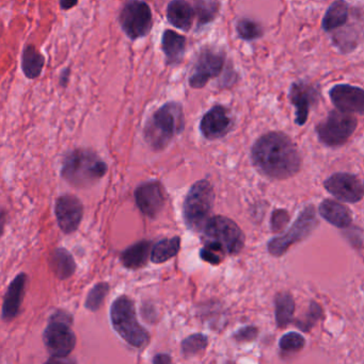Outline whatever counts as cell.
I'll return each instance as SVG.
<instances>
[{"label":"cell","instance_id":"cell-1","mask_svg":"<svg viewBox=\"0 0 364 364\" xmlns=\"http://www.w3.org/2000/svg\"><path fill=\"white\" fill-rule=\"evenodd\" d=\"M252 166L271 181H286L303 168V158L296 143L282 132H269L256 139L250 151Z\"/></svg>","mask_w":364,"mask_h":364},{"label":"cell","instance_id":"cell-2","mask_svg":"<svg viewBox=\"0 0 364 364\" xmlns=\"http://www.w3.org/2000/svg\"><path fill=\"white\" fill-rule=\"evenodd\" d=\"M185 129V114L182 104L168 102L157 109L145 123V142L156 151H164L175 136Z\"/></svg>","mask_w":364,"mask_h":364},{"label":"cell","instance_id":"cell-3","mask_svg":"<svg viewBox=\"0 0 364 364\" xmlns=\"http://www.w3.org/2000/svg\"><path fill=\"white\" fill-rule=\"evenodd\" d=\"M107 172L108 166L98 154L91 149H77L64 156L60 175L74 188H85L98 183Z\"/></svg>","mask_w":364,"mask_h":364},{"label":"cell","instance_id":"cell-4","mask_svg":"<svg viewBox=\"0 0 364 364\" xmlns=\"http://www.w3.org/2000/svg\"><path fill=\"white\" fill-rule=\"evenodd\" d=\"M110 321L113 331L132 348L142 350L150 343V333L139 323L136 306L128 295H121L113 301Z\"/></svg>","mask_w":364,"mask_h":364},{"label":"cell","instance_id":"cell-5","mask_svg":"<svg viewBox=\"0 0 364 364\" xmlns=\"http://www.w3.org/2000/svg\"><path fill=\"white\" fill-rule=\"evenodd\" d=\"M215 205V191L209 181H199L190 186L183 203V218L190 230L202 232L212 218Z\"/></svg>","mask_w":364,"mask_h":364},{"label":"cell","instance_id":"cell-6","mask_svg":"<svg viewBox=\"0 0 364 364\" xmlns=\"http://www.w3.org/2000/svg\"><path fill=\"white\" fill-rule=\"evenodd\" d=\"M73 318L70 312L58 309L49 316L48 324L43 331L42 339L51 357L70 356L76 346L77 338L73 331Z\"/></svg>","mask_w":364,"mask_h":364},{"label":"cell","instance_id":"cell-7","mask_svg":"<svg viewBox=\"0 0 364 364\" xmlns=\"http://www.w3.org/2000/svg\"><path fill=\"white\" fill-rule=\"evenodd\" d=\"M201 233L203 243L220 246L228 256H236L245 247V233L234 220L227 216H212Z\"/></svg>","mask_w":364,"mask_h":364},{"label":"cell","instance_id":"cell-8","mask_svg":"<svg viewBox=\"0 0 364 364\" xmlns=\"http://www.w3.org/2000/svg\"><path fill=\"white\" fill-rule=\"evenodd\" d=\"M318 218L313 205H307L301 210L292 226L279 237H273L267 243L269 255L276 258L284 256L295 244L307 239L318 227Z\"/></svg>","mask_w":364,"mask_h":364},{"label":"cell","instance_id":"cell-9","mask_svg":"<svg viewBox=\"0 0 364 364\" xmlns=\"http://www.w3.org/2000/svg\"><path fill=\"white\" fill-rule=\"evenodd\" d=\"M357 127L358 119L355 115L336 109L316 126V132L318 141L324 146L337 149L348 142Z\"/></svg>","mask_w":364,"mask_h":364},{"label":"cell","instance_id":"cell-10","mask_svg":"<svg viewBox=\"0 0 364 364\" xmlns=\"http://www.w3.org/2000/svg\"><path fill=\"white\" fill-rule=\"evenodd\" d=\"M119 23L130 40H140L153 28V13L143 0H128L120 11Z\"/></svg>","mask_w":364,"mask_h":364},{"label":"cell","instance_id":"cell-11","mask_svg":"<svg viewBox=\"0 0 364 364\" xmlns=\"http://www.w3.org/2000/svg\"><path fill=\"white\" fill-rule=\"evenodd\" d=\"M226 64V53L215 49L204 48L200 51L192 68L188 83L192 89H202L209 80L222 75Z\"/></svg>","mask_w":364,"mask_h":364},{"label":"cell","instance_id":"cell-12","mask_svg":"<svg viewBox=\"0 0 364 364\" xmlns=\"http://www.w3.org/2000/svg\"><path fill=\"white\" fill-rule=\"evenodd\" d=\"M324 188L342 203H357L364 197V181L350 173H335L324 181Z\"/></svg>","mask_w":364,"mask_h":364},{"label":"cell","instance_id":"cell-13","mask_svg":"<svg viewBox=\"0 0 364 364\" xmlns=\"http://www.w3.org/2000/svg\"><path fill=\"white\" fill-rule=\"evenodd\" d=\"M135 203L141 213L150 218H157L166 205L167 195L164 186L158 181L142 182L134 192Z\"/></svg>","mask_w":364,"mask_h":364},{"label":"cell","instance_id":"cell-14","mask_svg":"<svg viewBox=\"0 0 364 364\" xmlns=\"http://www.w3.org/2000/svg\"><path fill=\"white\" fill-rule=\"evenodd\" d=\"M199 127L207 140H219L230 134L234 127V119L228 108L215 105L203 115Z\"/></svg>","mask_w":364,"mask_h":364},{"label":"cell","instance_id":"cell-15","mask_svg":"<svg viewBox=\"0 0 364 364\" xmlns=\"http://www.w3.org/2000/svg\"><path fill=\"white\" fill-rule=\"evenodd\" d=\"M321 94L311 83L306 81H297L291 85L288 98L295 108V124L298 126L306 125L309 119L312 107L320 102Z\"/></svg>","mask_w":364,"mask_h":364},{"label":"cell","instance_id":"cell-16","mask_svg":"<svg viewBox=\"0 0 364 364\" xmlns=\"http://www.w3.org/2000/svg\"><path fill=\"white\" fill-rule=\"evenodd\" d=\"M55 215L59 228L66 235L74 233L79 228V225L83 220V203L75 195H61L56 200Z\"/></svg>","mask_w":364,"mask_h":364},{"label":"cell","instance_id":"cell-17","mask_svg":"<svg viewBox=\"0 0 364 364\" xmlns=\"http://www.w3.org/2000/svg\"><path fill=\"white\" fill-rule=\"evenodd\" d=\"M331 102L342 112L364 115V90L356 85H337L329 91Z\"/></svg>","mask_w":364,"mask_h":364},{"label":"cell","instance_id":"cell-18","mask_svg":"<svg viewBox=\"0 0 364 364\" xmlns=\"http://www.w3.org/2000/svg\"><path fill=\"white\" fill-rule=\"evenodd\" d=\"M26 284L27 275L19 273L9 284L2 303L1 318L4 322H11L19 316L25 296Z\"/></svg>","mask_w":364,"mask_h":364},{"label":"cell","instance_id":"cell-19","mask_svg":"<svg viewBox=\"0 0 364 364\" xmlns=\"http://www.w3.org/2000/svg\"><path fill=\"white\" fill-rule=\"evenodd\" d=\"M318 213L327 223L339 229L353 224V212L343 203L333 199H324L318 207Z\"/></svg>","mask_w":364,"mask_h":364},{"label":"cell","instance_id":"cell-20","mask_svg":"<svg viewBox=\"0 0 364 364\" xmlns=\"http://www.w3.org/2000/svg\"><path fill=\"white\" fill-rule=\"evenodd\" d=\"M196 12L187 0H172L167 6V19L169 23L184 32H188L194 25Z\"/></svg>","mask_w":364,"mask_h":364},{"label":"cell","instance_id":"cell-21","mask_svg":"<svg viewBox=\"0 0 364 364\" xmlns=\"http://www.w3.org/2000/svg\"><path fill=\"white\" fill-rule=\"evenodd\" d=\"M363 36V23H355L354 17V21H348L343 28L331 33V40L342 53H350L358 47Z\"/></svg>","mask_w":364,"mask_h":364},{"label":"cell","instance_id":"cell-22","mask_svg":"<svg viewBox=\"0 0 364 364\" xmlns=\"http://www.w3.org/2000/svg\"><path fill=\"white\" fill-rule=\"evenodd\" d=\"M162 50L169 66L179 65L186 53V38L173 30H165L162 36Z\"/></svg>","mask_w":364,"mask_h":364},{"label":"cell","instance_id":"cell-23","mask_svg":"<svg viewBox=\"0 0 364 364\" xmlns=\"http://www.w3.org/2000/svg\"><path fill=\"white\" fill-rule=\"evenodd\" d=\"M353 9L345 0H337L331 4L322 21V28L327 33H333L350 21Z\"/></svg>","mask_w":364,"mask_h":364},{"label":"cell","instance_id":"cell-24","mask_svg":"<svg viewBox=\"0 0 364 364\" xmlns=\"http://www.w3.org/2000/svg\"><path fill=\"white\" fill-rule=\"evenodd\" d=\"M152 248L153 245L151 241L142 240V241L136 242L122 252L120 260L126 269H142L147 264L149 260H151Z\"/></svg>","mask_w":364,"mask_h":364},{"label":"cell","instance_id":"cell-25","mask_svg":"<svg viewBox=\"0 0 364 364\" xmlns=\"http://www.w3.org/2000/svg\"><path fill=\"white\" fill-rule=\"evenodd\" d=\"M45 65L44 55L33 45H27L21 55V70L26 78L33 80L42 74Z\"/></svg>","mask_w":364,"mask_h":364},{"label":"cell","instance_id":"cell-26","mask_svg":"<svg viewBox=\"0 0 364 364\" xmlns=\"http://www.w3.org/2000/svg\"><path fill=\"white\" fill-rule=\"evenodd\" d=\"M51 267L55 275L60 280H66L72 277L76 271V262L66 248H56L51 256Z\"/></svg>","mask_w":364,"mask_h":364},{"label":"cell","instance_id":"cell-27","mask_svg":"<svg viewBox=\"0 0 364 364\" xmlns=\"http://www.w3.org/2000/svg\"><path fill=\"white\" fill-rule=\"evenodd\" d=\"M295 301L290 292H279L275 297V318L279 328H286L293 322Z\"/></svg>","mask_w":364,"mask_h":364},{"label":"cell","instance_id":"cell-28","mask_svg":"<svg viewBox=\"0 0 364 364\" xmlns=\"http://www.w3.org/2000/svg\"><path fill=\"white\" fill-rule=\"evenodd\" d=\"M182 239L179 235L166 237L154 244L151 252V261L155 264H162L177 256L181 250Z\"/></svg>","mask_w":364,"mask_h":364},{"label":"cell","instance_id":"cell-29","mask_svg":"<svg viewBox=\"0 0 364 364\" xmlns=\"http://www.w3.org/2000/svg\"><path fill=\"white\" fill-rule=\"evenodd\" d=\"M219 6L217 0H196L194 8L199 27L213 23L219 13Z\"/></svg>","mask_w":364,"mask_h":364},{"label":"cell","instance_id":"cell-30","mask_svg":"<svg viewBox=\"0 0 364 364\" xmlns=\"http://www.w3.org/2000/svg\"><path fill=\"white\" fill-rule=\"evenodd\" d=\"M209 346V338L204 333H192L181 343V352L185 358L196 356L204 352Z\"/></svg>","mask_w":364,"mask_h":364},{"label":"cell","instance_id":"cell-31","mask_svg":"<svg viewBox=\"0 0 364 364\" xmlns=\"http://www.w3.org/2000/svg\"><path fill=\"white\" fill-rule=\"evenodd\" d=\"M235 29H236L239 38L247 41V42L259 40L264 36V29L261 23H256L252 19L246 18V17L236 21Z\"/></svg>","mask_w":364,"mask_h":364},{"label":"cell","instance_id":"cell-32","mask_svg":"<svg viewBox=\"0 0 364 364\" xmlns=\"http://www.w3.org/2000/svg\"><path fill=\"white\" fill-rule=\"evenodd\" d=\"M110 291L108 282H98L88 293L85 308L91 312H96L102 308L107 295Z\"/></svg>","mask_w":364,"mask_h":364},{"label":"cell","instance_id":"cell-33","mask_svg":"<svg viewBox=\"0 0 364 364\" xmlns=\"http://www.w3.org/2000/svg\"><path fill=\"white\" fill-rule=\"evenodd\" d=\"M323 314L324 312H323L322 306L316 301H311L305 316L296 321L297 327L305 333H309L316 326V323L323 318Z\"/></svg>","mask_w":364,"mask_h":364},{"label":"cell","instance_id":"cell-34","mask_svg":"<svg viewBox=\"0 0 364 364\" xmlns=\"http://www.w3.org/2000/svg\"><path fill=\"white\" fill-rule=\"evenodd\" d=\"M306 346V339L298 333H288L280 339L279 348L282 354L293 355L301 352Z\"/></svg>","mask_w":364,"mask_h":364},{"label":"cell","instance_id":"cell-35","mask_svg":"<svg viewBox=\"0 0 364 364\" xmlns=\"http://www.w3.org/2000/svg\"><path fill=\"white\" fill-rule=\"evenodd\" d=\"M203 247L200 250V258L204 262L209 263L212 265H219L224 260L226 254L220 246L213 243H203Z\"/></svg>","mask_w":364,"mask_h":364},{"label":"cell","instance_id":"cell-36","mask_svg":"<svg viewBox=\"0 0 364 364\" xmlns=\"http://www.w3.org/2000/svg\"><path fill=\"white\" fill-rule=\"evenodd\" d=\"M291 216L288 210L277 209L271 213V230L273 233H284L290 223Z\"/></svg>","mask_w":364,"mask_h":364},{"label":"cell","instance_id":"cell-37","mask_svg":"<svg viewBox=\"0 0 364 364\" xmlns=\"http://www.w3.org/2000/svg\"><path fill=\"white\" fill-rule=\"evenodd\" d=\"M259 328L256 326H245L239 328L234 335L233 339L239 343H248L254 341L258 338Z\"/></svg>","mask_w":364,"mask_h":364},{"label":"cell","instance_id":"cell-38","mask_svg":"<svg viewBox=\"0 0 364 364\" xmlns=\"http://www.w3.org/2000/svg\"><path fill=\"white\" fill-rule=\"evenodd\" d=\"M152 364H175L173 363L172 358H171L170 355L166 354V353H160V354H156L155 356L153 357V360H152Z\"/></svg>","mask_w":364,"mask_h":364},{"label":"cell","instance_id":"cell-39","mask_svg":"<svg viewBox=\"0 0 364 364\" xmlns=\"http://www.w3.org/2000/svg\"><path fill=\"white\" fill-rule=\"evenodd\" d=\"M43 364H77L76 361L74 359L68 358V357H66V358H61V357H51L46 361V363Z\"/></svg>","mask_w":364,"mask_h":364},{"label":"cell","instance_id":"cell-40","mask_svg":"<svg viewBox=\"0 0 364 364\" xmlns=\"http://www.w3.org/2000/svg\"><path fill=\"white\" fill-rule=\"evenodd\" d=\"M78 1L79 0H59L60 9L63 11L72 10Z\"/></svg>","mask_w":364,"mask_h":364},{"label":"cell","instance_id":"cell-41","mask_svg":"<svg viewBox=\"0 0 364 364\" xmlns=\"http://www.w3.org/2000/svg\"><path fill=\"white\" fill-rule=\"evenodd\" d=\"M71 70L70 68H64L62 70L61 74H60V85L61 87H66L68 83V79H70Z\"/></svg>","mask_w":364,"mask_h":364},{"label":"cell","instance_id":"cell-42","mask_svg":"<svg viewBox=\"0 0 364 364\" xmlns=\"http://www.w3.org/2000/svg\"><path fill=\"white\" fill-rule=\"evenodd\" d=\"M226 364H236V363H233V361H227Z\"/></svg>","mask_w":364,"mask_h":364}]
</instances>
